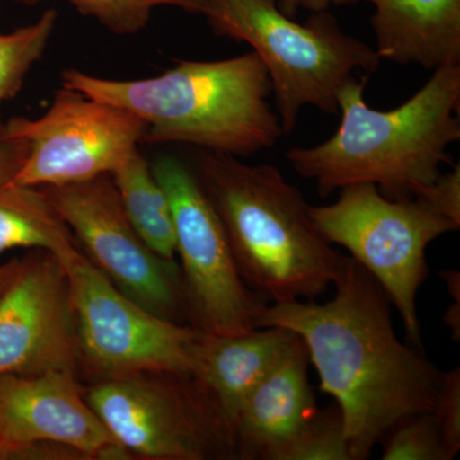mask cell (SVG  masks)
I'll use <instances>...</instances> for the list:
<instances>
[{"label": "cell", "mask_w": 460, "mask_h": 460, "mask_svg": "<svg viewBox=\"0 0 460 460\" xmlns=\"http://www.w3.org/2000/svg\"><path fill=\"white\" fill-rule=\"evenodd\" d=\"M334 287L326 304L266 305L259 328L280 326L304 341L321 392L337 401L350 460H366L396 423L434 411L444 374L399 341L389 296L353 257Z\"/></svg>", "instance_id": "obj_1"}, {"label": "cell", "mask_w": 460, "mask_h": 460, "mask_svg": "<svg viewBox=\"0 0 460 460\" xmlns=\"http://www.w3.org/2000/svg\"><path fill=\"white\" fill-rule=\"evenodd\" d=\"M366 80L350 78L338 95V131L313 147L290 148L287 160L321 198L356 183L376 184L386 198L414 199L441 175L447 148L460 138V65L435 69L392 111L366 102Z\"/></svg>", "instance_id": "obj_2"}, {"label": "cell", "mask_w": 460, "mask_h": 460, "mask_svg": "<svg viewBox=\"0 0 460 460\" xmlns=\"http://www.w3.org/2000/svg\"><path fill=\"white\" fill-rule=\"evenodd\" d=\"M63 86L137 115L142 142L189 144L210 153L248 156L284 135L272 111L268 71L256 53L178 63L145 80L119 81L66 69Z\"/></svg>", "instance_id": "obj_3"}, {"label": "cell", "mask_w": 460, "mask_h": 460, "mask_svg": "<svg viewBox=\"0 0 460 460\" xmlns=\"http://www.w3.org/2000/svg\"><path fill=\"white\" fill-rule=\"evenodd\" d=\"M199 169L238 270L266 304L310 301L337 283L345 256L317 232L310 205L277 166L208 151Z\"/></svg>", "instance_id": "obj_4"}, {"label": "cell", "mask_w": 460, "mask_h": 460, "mask_svg": "<svg viewBox=\"0 0 460 460\" xmlns=\"http://www.w3.org/2000/svg\"><path fill=\"white\" fill-rule=\"evenodd\" d=\"M204 16L215 33L247 42L268 71L284 135L302 109L339 111L338 95L357 72H374L376 50L347 35L330 14L290 20L275 0H208Z\"/></svg>", "instance_id": "obj_5"}, {"label": "cell", "mask_w": 460, "mask_h": 460, "mask_svg": "<svg viewBox=\"0 0 460 460\" xmlns=\"http://www.w3.org/2000/svg\"><path fill=\"white\" fill-rule=\"evenodd\" d=\"M310 217L325 241L371 272L420 348L417 295L428 278L426 250L459 226L419 199H389L372 183L343 187L334 204L310 206Z\"/></svg>", "instance_id": "obj_6"}, {"label": "cell", "mask_w": 460, "mask_h": 460, "mask_svg": "<svg viewBox=\"0 0 460 460\" xmlns=\"http://www.w3.org/2000/svg\"><path fill=\"white\" fill-rule=\"evenodd\" d=\"M68 279L78 353L104 378L145 374L192 377L202 332L150 313L74 248L58 256Z\"/></svg>", "instance_id": "obj_7"}, {"label": "cell", "mask_w": 460, "mask_h": 460, "mask_svg": "<svg viewBox=\"0 0 460 460\" xmlns=\"http://www.w3.org/2000/svg\"><path fill=\"white\" fill-rule=\"evenodd\" d=\"M151 171L171 205L186 314L193 328L237 335L259 328L265 301L244 283L213 202L180 157H157Z\"/></svg>", "instance_id": "obj_8"}, {"label": "cell", "mask_w": 460, "mask_h": 460, "mask_svg": "<svg viewBox=\"0 0 460 460\" xmlns=\"http://www.w3.org/2000/svg\"><path fill=\"white\" fill-rule=\"evenodd\" d=\"M86 402L127 452L163 460L238 456L234 429L195 378H105Z\"/></svg>", "instance_id": "obj_9"}, {"label": "cell", "mask_w": 460, "mask_h": 460, "mask_svg": "<svg viewBox=\"0 0 460 460\" xmlns=\"http://www.w3.org/2000/svg\"><path fill=\"white\" fill-rule=\"evenodd\" d=\"M137 115L63 86L47 113L3 124L0 140L22 141L27 154L8 183L60 186L111 174L142 142Z\"/></svg>", "instance_id": "obj_10"}, {"label": "cell", "mask_w": 460, "mask_h": 460, "mask_svg": "<svg viewBox=\"0 0 460 460\" xmlns=\"http://www.w3.org/2000/svg\"><path fill=\"white\" fill-rule=\"evenodd\" d=\"M57 213L120 292L157 316L186 314L181 268L150 250L124 213L111 174L41 187Z\"/></svg>", "instance_id": "obj_11"}, {"label": "cell", "mask_w": 460, "mask_h": 460, "mask_svg": "<svg viewBox=\"0 0 460 460\" xmlns=\"http://www.w3.org/2000/svg\"><path fill=\"white\" fill-rule=\"evenodd\" d=\"M0 447L12 459H127L74 371L0 375Z\"/></svg>", "instance_id": "obj_12"}, {"label": "cell", "mask_w": 460, "mask_h": 460, "mask_svg": "<svg viewBox=\"0 0 460 460\" xmlns=\"http://www.w3.org/2000/svg\"><path fill=\"white\" fill-rule=\"evenodd\" d=\"M77 330L62 263L27 261L0 295V375L74 371Z\"/></svg>", "instance_id": "obj_13"}, {"label": "cell", "mask_w": 460, "mask_h": 460, "mask_svg": "<svg viewBox=\"0 0 460 460\" xmlns=\"http://www.w3.org/2000/svg\"><path fill=\"white\" fill-rule=\"evenodd\" d=\"M310 356L302 339L260 381L239 411L235 422L238 458L271 460L316 416L310 380Z\"/></svg>", "instance_id": "obj_14"}, {"label": "cell", "mask_w": 460, "mask_h": 460, "mask_svg": "<svg viewBox=\"0 0 460 460\" xmlns=\"http://www.w3.org/2000/svg\"><path fill=\"white\" fill-rule=\"evenodd\" d=\"M292 330L257 328L237 335L201 332L193 352L192 378L205 387L235 431L239 411L253 387L299 341Z\"/></svg>", "instance_id": "obj_15"}, {"label": "cell", "mask_w": 460, "mask_h": 460, "mask_svg": "<svg viewBox=\"0 0 460 460\" xmlns=\"http://www.w3.org/2000/svg\"><path fill=\"white\" fill-rule=\"evenodd\" d=\"M380 59L435 69L460 65V0H372Z\"/></svg>", "instance_id": "obj_16"}, {"label": "cell", "mask_w": 460, "mask_h": 460, "mask_svg": "<svg viewBox=\"0 0 460 460\" xmlns=\"http://www.w3.org/2000/svg\"><path fill=\"white\" fill-rule=\"evenodd\" d=\"M124 213L153 252L175 261V232L171 205L140 150L111 174Z\"/></svg>", "instance_id": "obj_17"}, {"label": "cell", "mask_w": 460, "mask_h": 460, "mask_svg": "<svg viewBox=\"0 0 460 460\" xmlns=\"http://www.w3.org/2000/svg\"><path fill=\"white\" fill-rule=\"evenodd\" d=\"M71 229L40 189L0 184V255L39 248L56 257L75 248Z\"/></svg>", "instance_id": "obj_18"}, {"label": "cell", "mask_w": 460, "mask_h": 460, "mask_svg": "<svg viewBox=\"0 0 460 460\" xmlns=\"http://www.w3.org/2000/svg\"><path fill=\"white\" fill-rule=\"evenodd\" d=\"M58 13L48 9L36 22L0 33V102L14 98L30 69L44 56L56 30Z\"/></svg>", "instance_id": "obj_19"}, {"label": "cell", "mask_w": 460, "mask_h": 460, "mask_svg": "<svg viewBox=\"0 0 460 460\" xmlns=\"http://www.w3.org/2000/svg\"><path fill=\"white\" fill-rule=\"evenodd\" d=\"M18 4L36 5L45 0H14ZM81 14L95 18L115 35H136L147 26L157 7H177L187 13L204 16L208 0H66Z\"/></svg>", "instance_id": "obj_20"}, {"label": "cell", "mask_w": 460, "mask_h": 460, "mask_svg": "<svg viewBox=\"0 0 460 460\" xmlns=\"http://www.w3.org/2000/svg\"><path fill=\"white\" fill-rule=\"evenodd\" d=\"M271 460H350L338 405L317 411L295 438L274 453Z\"/></svg>", "instance_id": "obj_21"}, {"label": "cell", "mask_w": 460, "mask_h": 460, "mask_svg": "<svg viewBox=\"0 0 460 460\" xmlns=\"http://www.w3.org/2000/svg\"><path fill=\"white\" fill-rule=\"evenodd\" d=\"M385 438L384 460H452L432 411L402 420Z\"/></svg>", "instance_id": "obj_22"}, {"label": "cell", "mask_w": 460, "mask_h": 460, "mask_svg": "<svg viewBox=\"0 0 460 460\" xmlns=\"http://www.w3.org/2000/svg\"><path fill=\"white\" fill-rule=\"evenodd\" d=\"M436 425L450 458L460 450V370L444 374L434 411Z\"/></svg>", "instance_id": "obj_23"}, {"label": "cell", "mask_w": 460, "mask_h": 460, "mask_svg": "<svg viewBox=\"0 0 460 460\" xmlns=\"http://www.w3.org/2000/svg\"><path fill=\"white\" fill-rule=\"evenodd\" d=\"M414 199L435 208L460 226V168L453 166L452 171L441 172L440 177L431 186L420 190Z\"/></svg>", "instance_id": "obj_24"}, {"label": "cell", "mask_w": 460, "mask_h": 460, "mask_svg": "<svg viewBox=\"0 0 460 460\" xmlns=\"http://www.w3.org/2000/svg\"><path fill=\"white\" fill-rule=\"evenodd\" d=\"M26 154L25 142L0 140V184L11 181L22 164Z\"/></svg>", "instance_id": "obj_25"}, {"label": "cell", "mask_w": 460, "mask_h": 460, "mask_svg": "<svg viewBox=\"0 0 460 460\" xmlns=\"http://www.w3.org/2000/svg\"><path fill=\"white\" fill-rule=\"evenodd\" d=\"M441 277L444 278L447 283V289L450 290V295L453 296L454 305L447 308L445 313L444 323L452 330L453 341H459L460 338V279L459 272L453 270H447L441 272Z\"/></svg>", "instance_id": "obj_26"}, {"label": "cell", "mask_w": 460, "mask_h": 460, "mask_svg": "<svg viewBox=\"0 0 460 460\" xmlns=\"http://www.w3.org/2000/svg\"><path fill=\"white\" fill-rule=\"evenodd\" d=\"M357 0H283L287 8L304 7L313 9V11L321 12L330 4H343V3H352ZM372 2V0H366Z\"/></svg>", "instance_id": "obj_27"}, {"label": "cell", "mask_w": 460, "mask_h": 460, "mask_svg": "<svg viewBox=\"0 0 460 460\" xmlns=\"http://www.w3.org/2000/svg\"><path fill=\"white\" fill-rule=\"evenodd\" d=\"M27 261H12L0 266V295L7 289L18 274L23 270Z\"/></svg>", "instance_id": "obj_28"}, {"label": "cell", "mask_w": 460, "mask_h": 460, "mask_svg": "<svg viewBox=\"0 0 460 460\" xmlns=\"http://www.w3.org/2000/svg\"><path fill=\"white\" fill-rule=\"evenodd\" d=\"M12 459L8 452H5L2 447H0V460Z\"/></svg>", "instance_id": "obj_29"}, {"label": "cell", "mask_w": 460, "mask_h": 460, "mask_svg": "<svg viewBox=\"0 0 460 460\" xmlns=\"http://www.w3.org/2000/svg\"><path fill=\"white\" fill-rule=\"evenodd\" d=\"M2 126H3V124H2V123H0V129H2Z\"/></svg>", "instance_id": "obj_30"}]
</instances>
